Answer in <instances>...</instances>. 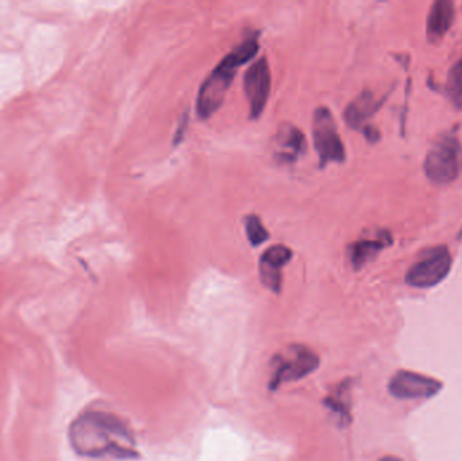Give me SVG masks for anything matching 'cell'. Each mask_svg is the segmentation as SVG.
<instances>
[{"label": "cell", "mask_w": 462, "mask_h": 461, "mask_svg": "<svg viewBox=\"0 0 462 461\" xmlns=\"http://www.w3.org/2000/svg\"><path fill=\"white\" fill-rule=\"evenodd\" d=\"M72 442L77 452L91 457L113 456L132 460L140 457L129 426L107 413L81 415L72 426Z\"/></svg>", "instance_id": "obj_1"}, {"label": "cell", "mask_w": 462, "mask_h": 461, "mask_svg": "<svg viewBox=\"0 0 462 461\" xmlns=\"http://www.w3.org/2000/svg\"><path fill=\"white\" fill-rule=\"evenodd\" d=\"M259 34H252L244 39L235 50H231L217 68L209 74L198 94V114L207 119L214 116L227 94L231 82L235 80L238 68L249 63L259 52Z\"/></svg>", "instance_id": "obj_2"}, {"label": "cell", "mask_w": 462, "mask_h": 461, "mask_svg": "<svg viewBox=\"0 0 462 461\" xmlns=\"http://www.w3.org/2000/svg\"><path fill=\"white\" fill-rule=\"evenodd\" d=\"M424 173L434 184L453 183L462 172V145L458 138L449 133L435 141L424 160Z\"/></svg>", "instance_id": "obj_3"}, {"label": "cell", "mask_w": 462, "mask_h": 461, "mask_svg": "<svg viewBox=\"0 0 462 461\" xmlns=\"http://www.w3.org/2000/svg\"><path fill=\"white\" fill-rule=\"evenodd\" d=\"M318 367L320 357L312 349L299 344L287 346L273 357L270 390H278L286 383L297 382L314 372Z\"/></svg>", "instance_id": "obj_4"}, {"label": "cell", "mask_w": 462, "mask_h": 461, "mask_svg": "<svg viewBox=\"0 0 462 461\" xmlns=\"http://www.w3.org/2000/svg\"><path fill=\"white\" fill-rule=\"evenodd\" d=\"M312 135L320 156L321 168L330 162H342L346 157L344 143L337 130L336 119L328 108H318L312 119Z\"/></svg>", "instance_id": "obj_5"}, {"label": "cell", "mask_w": 462, "mask_h": 461, "mask_svg": "<svg viewBox=\"0 0 462 461\" xmlns=\"http://www.w3.org/2000/svg\"><path fill=\"white\" fill-rule=\"evenodd\" d=\"M451 268V256L448 248H432L416 261L406 274V283L415 289L437 286L448 276Z\"/></svg>", "instance_id": "obj_6"}, {"label": "cell", "mask_w": 462, "mask_h": 461, "mask_svg": "<svg viewBox=\"0 0 462 461\" xmlns=\"http://www.w3.org/2000/svg\"><path fill=\"white\" fill-rule=\"evenodd\" d=\"M244 85L251 110V119L260 118L264 113L272 85V74L267 58H260L246 71Z\"/></svg>", "instance_id": "obj_7"}, {"label": "cell", "mask_w": 462, "mask_h": 461, "mask_svg": "<svg viewBox=\"0 0 462 461\" xmlns=\"http://www.w3.org/2000/svg\"><path fill=\"white\" fill-rule=\"evenodd\" d=\"M442 383L411 371H398L389 380V391L397 399L432 398L442 390Z\"/></svg>", "instance_id": "obj_8"}, {"label": "cell", "mask_w": 462, "mask_h": 461, "mask_svg": "<svg viewBox=\"0 0 462 461\" xmlns=\"http://www.w3.org/2000/svg\"><path fill=\"white\" fill-rule=\"evenodd\" d=\"M292 250L286 245H275L265 250L260 260V278L262 284L273 292H280L283 286V268L291 261Z\"/></svg>", "instance_id": "obj_9"}, {"label": "cell", "mask_w": 462, "mask_h": 461, "mask_svg": "<svg viewBox=\"0 0 462 461\" xmlns=\"http://www.w3.org/2000/svg\"><path fill=\"white\" fill-rule=\"evenodd\" d=\"M392 244V236L389 230H377L373 237H361L349 245V258L353 268L360 269L366 263L376 257L384 248Z\"/></svg>", "instance_id": "obj_10"}, {"label": "cell", "mask_w": 462, "mask_h": 461, "mask_svg": "<svg viewBox=\"0 0 462 461\" xmlns=\"http://www.w3.org/2000/svg\"><path fill=\"white\" fill-rule=\"evenodd\" d=\"M276 157L281 162H295L305 152V137L300 129L291 124L278 127L275 137Z\"/></svg>", "instance_id": "obj_11"}, {"label": "cell", "mask_w": 462, "mask_h": 461, "mask_svg": "<svg viewBox=\"0 0 462 461\" xmlns=\"http://www.w3.org/2000/svg\"><path fill=\"white\" fill-rule=\"evenodd\" d=\"M456 17V10L454 4L449 0H437L432 4L430 9L429 17H427L426 33L429 42L441 41L450 30L451 25Z\"/></svg>", "instance_id": "obj_12"}, {"label": "cell", "mask_w": 462, "mask_h": 461, "mask_svg": "<svg viewBox=\"0 0 462 461\" xmlns=\"http://www.w3.org/2000/svg\"><path fill=\"white\" fill-rule=\"evenodd\" d=\"M382 100H377L373 92L365 90L347 105L344 113L345 121L352 129L363 130L366 126L365 122L376 114L381 106Z\"/></svg>", "instance_id": "obj_13"}, {"label": "cell", "mask_w": 462, "mask_h": 461, "mask_svg": "<svg viewBox=\"0 0 462 461\" xmlns=\"http://www.w3.org/2000/svg\"><path fill=\"white\" fill-rule=\"evenodd\" d=\"M445 92L454 108L462 109V58L449 71Z\"/></svg>", "instance_id": "obj_14"}, {"label": "cell", "mask_w": 462, "mask_h": 461, "mask_svg": "<svg viewBox=\"0 0 462 461\" xmlns=\"http://www.w3.org/2000/svg\"><path fill=\"white\" fill-rule=\"evenodd\" d=\"M346 396L347 385L341 386L336 394H331L325 401L326 407L334 414L338 415L344 425H347L350 421L349 402H347Z\"/></svg>", "instance_id": "obj_15"}, {"label": "cell", "mask_w": 462, "mask_h": 461, "mask_svg": "<svg viewBox=\"0 0 462 461\" xmlns=\"http://www.w3.org/2000/svg\"><path fill=\"white\" fill-rule=\"evenodd\" d=\"M245 230L246 236L253 247H259L270 239V233L257 215H248L245 218Z\"/></svg>", "instance_id": "obj_16"}, {"label": "cell", "mask_w": 462, "mask_h": 461, "mask_svg": "<svg viewBox=\"0 0 462 461\" xmlns=\"http://www.w3.org/2000/svg\"><path fill=\"white\" fill-rule=\"evenodd\" d=\"M361 132L364 133V135H365V138L369 143H379L380 137H381V135H380L379 129L371 126V125H366Z\"/></svg>", "instance_id": "obj_17"}, {"label": "cell", "mask_w": 462, "mask_h": 461, "mask_svg": "<svg viewBox=\"0 0 462 461\" xmlns=\"http://www.w3.org/2000/svg\"><path fill=\"white\" fill-rule=\"evenodd\" d=\"M379 461H403L402 458L397 457V456H385V457L380 458Z\"/></svg>", "instance_id": "obj_18"}]
</instances>
